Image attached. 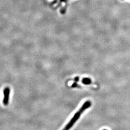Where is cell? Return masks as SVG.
Instances as JSON below:
<instances>
[{"instance_id":"cell-3","label":"cell","mask_w":130,"mask_h":130,"mask_svg":"<svg viewBox=\"0 0 130 130\" xmlns=\"http://www.w3.org/2000/svg\"><path fill=\"white\" fill-rule=\"evenodd\" d=\"M91 82H92L91 79L87 78H84L82 80V83L84 84H87V85L90 84H91Z\"/></svg>"},{"instance_id":"cell-1","label":"cell","mask_w":130,"mask_h":130,"mask_svg":"<svg viewBox=\"0 0 130 130\" xmlns=\"http://www.w3.org/2000/svg\"><path fill=\"white\" fill-rule=\"evenodd\" d=\"M91 105L92 103L89 100L86 101L84 103V104L79 108V110L74 115L71 119V120L69 121L68 123L65 126V127L62 130H70L73 127V126L74 125L75 123L77 122V121L79 120L82 114L86 109H87L91 107Z\"/></svg>"},{"instance_id":"cell-5","label":"cell","mask_w":130,"mask_h":130,"mask_svg":"<svg viewBox=\"0 0 130 130\" xmlns=\"http://www.w3.org/2000/svg\"><path fill=\"white\" fill-rule=\"evenodd\" d=\"M79 77H76L74 79V80L75 81V82H78L79 81Z\"/></svg>"},{"instance_id":"cell-2","label":"cell","mask_w":130,"mask_h":130,"mask_svg":"<svg viewBox=\"0 0 130 130\" xmlns=\"http://www.w3.org/2000/svg\"><path fill=\"white\" fill-rule=\"evenodd\" d=\"M10 93V89L9 87H6L4 91V98L3 99V103L5 106L8 105L9 103Z\"/></svg>"},{"instance_id":"cell-6","label":"cell","mask_w":130,"mask_h":130,"mask_svg":"<svg viewBox=\"0 0 130 130\" xmlns=\"http://www.w3.org/2000/svg\"></svg>"},{"instance_id":"cell-4","label":"cell","mask_w":130,"mask_h":130,"mask_svg":"<svg viewBox=\"0 0 130 130\" xmlns=\"http://www.w3.org/2000/svg\"><path fill=\"white\" fill-rule=\"evenodd\" d=\"M78 86V85H77V84L76 83V82H75V83H74L72 85V87H77Z\"/></svg>"}]
</instances>
